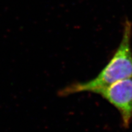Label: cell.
Here are the masks:
<instances>
[{"mask_svg": "<svg viewBox=\"0 0 132 132\" xmlns=\"http://www.w3.org/2000/svg\"><path fill=\"white\" fill-rule=\"evenodd\" d=\"M120 114L123 128H128L132 122V77L119 80L95 90Z\"/></svg>", "mask_w": 132, "mask_h": 132, "instance_id": "7a4b0ae2", "label": "cell"}, {"mask_svg": "<svg viewBox=\"0 0 132 132\" xmlns=\"http://www.w3.org/2000/svg\"><path fill=\"white\" fill-rule=\"evenodd\" d=\"M132 24L126 20L119 45L106 65L96 77L84 82L70 84L59 92V95L67 97L81 92H91L119 80L132 77V49L131 37Z\"/></svg>", "mask_w": 132, "mask_h": 132, "instance_id": "6da1fadb", "label": "cell"}]
</instances>
